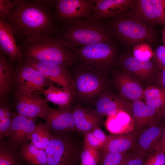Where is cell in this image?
Listing matches in <instances>:
<instances>
[{
	"instance_id": "2e32d148",
	"label": "cell",
	"mask_w": 165,
	"mask_h": 165,
	"mask_svg": "<svg viewBox=\"0 0 165 165\" xmlns=\"http://www.w3.org/2000/svg\"><path fill=\"white\" fill-rule=\"evenodd\" d=\"M165 128L162 120L142 131L137 137L133 153L146 156L160 139Z\"/></svg>"
},
{
	"instance_id": "30bf717a",
	"label": "cell",
	"mask_w": 165,
	"mask_h": 165,
	"mask_svg": "<svg viewBox=\"0 0 165 165\" xmlns=\"http://www.w3.org/2000/svg\"><path fill=\"white\" fill-rule=\"evenodd\" d=\"M44 119L52 134H64L77 131L71 108L56 109L49 106Z\"/></svg>"
},
{
	"instance_id": "9c48e42d",
	"label": "cell",
	"mask_w": 165,
	"mask_h": 165,
	"mask_svg": "<svg viewBox=\"0 0 165 165\" xmlns=\"http://www.w3.org/2000/svg\"><path fill=\"white\" fill-rule=\"evenodd\" d=\"M95 3L94 0H59L56 1L54 15L63 23L91 17Z\"/></svg>"
},
{
	"instance_id": "7402d4cb",
	"label": "cell",
	"mask_w": 165,
	"mask_h": 165,
	"mask_svg": "<svg viewBox=\"0 0 165 165\" xmlns=\"http://www.w3.org/2000/svg\"><path fill=\"white\" fill-rule=\"evenodd\" d=\"M129 13L137 20L152 29L158 24L152 0H133Z\"/></svg>"
},
{
	"instance_id": "44dd1931",
	"label": "cell",
	"mask_w": 165,
	"mask_h": 165,
	"mask_svg": "<svg viewBox=\"0 0 165 165\" xmlns=\"http://www.w3.org/2000/svg\"><path fill=\"white\" fill-rule=\"evenodd\" d=\"M95 112L101 117L116 115L124 111L126 102L106 90L101 93L95 101Z\"/></svg>"
},
{
	"instance_id": "484cf974",
	"label": "cell",
	"mask_w": 165,
	"mask_h": 165,
	"mask_svg": "<svg viewBox=\"0 0 165 165\" xmlns=\"http://www.w3.org/2000/svg\"><path fill=\"white\" fill-rule=\"evenodd\" d=\"M20 154L22 158L30 165H47L45 151L31 142L22 144Z\"/></svg>"
},
{
	"instance_id": "603a6c76",
	"label": "cell",
	"mask_w": 165,
	"mask_h": 165,
	"mask_svg": "<svg viewBox=\"0 0 165 165\" xmlns=\"http://www.w3.org/2000/svg\"><path fill=\"white\" fill-rule=\"evenodd\" d=\"M120 61L124 70L142 77L152 74L159 67L150 60H141L134 56H122Z\"/></svg>"
},
{
	"instance_id": "7c38bea8",
	"label": "cell",
	"mask_w": 165,
	"mask_h": 165,
	"mask_svg": "<svg viewBox=\"0 0 165 165\" xmlns=\"http://www.w3.org/2000/svg\"><path fill=\"white\" fill-rule=\"evenodd\" d=\"M25 62L47 79L60 85L63 88L70 89L74 93L73 81L71 74L67 68L32 61L25 60Z\"/></svg>"
},
{
	"instance_id": "cb8c5ba5",
	"label": "cell",
	"mask_w": 165,
	"mask_h": 165,
	"mask_svg": "<svg viewBox=\"0 0 165 165\" xmlns=\"http://www.w3.org/2000/svg\"><path fill=\"white\" fill-rule=\"evenodd\" d=\"M41 92L47 100L58 105L61 108H70L75 97L74 92L70 89L57 88L51 83Z\"/></svg>"
},
{
	"instance_id": "3957f363",
	"label": "cell",
	"mask_w": 165,
	"mask_h": 165,
	"mask_svg": "<svg viewBox=\"0 0 165 165\" xmlns=\"http://www.w3.org/2000/svg\"><path fill=\"white\" fill-rule=\"evenodd\" d=\"M26 60L68 68L77 60L74 50L58 37L50 35L18 46Z\"/></svg>"
},
{
	"instance_id": "f1b7e54d",
	"label": "cell",
	"mask_w": 165,
	"mask_h": 165,
	"mask_svg": "<svg viewBox=\"0 0 165 165\" xmlns=\"http://www.w3.org/2000/svg\"><path fill=\"white\" fill-rule=\"evenodd\" d=\"M100 153L101 158L99 165H123L133 155V152H102Z\"/></svg>"
},
{
	"instance_id": "8992f818",
	"label": "cell",
	"mask_w": 165,
	"mask_h": 165,
	"mask_svg": "<svg viewBox=\"0 0 165 165\" xmlns=\"http://www.w3.org/2000/svg\"><path fill=\"white\" fill-rule=\"evenodd\" d=\"M67 134H51L45 150L47 165H78L80 163L83 143L81 145Z\"/></svg>"
},
{
	"instance_id": "6da1fadb",
	"label": "cell",
	"mask_w": 165,
	"mask_h": 165,
	"mask_svg": "<svg viewBox=\"0 0 165 165\" xmlns=\"http://www.w3.org/2000/svg\"><path fill=\"white\" fill-rule=\"evenodd\" d=\"M56 1L13 0L5 20L20 46L52 35L57 30L51 9Z\"/></svg>"
},
{
	"instance_id": "f6af8a7d",
	"label": "cell",
	"mask_w": 165,
	"mask_h": 165,
	"mask_svg": "<svg viewBox=\"0 0 165 165\" xmlns=\"http://www.w3.org/2000/svg\"><path fill=\"white\" fill-rule=\"evenodd\" d=\"M162 35L163 41L164 45L165 46V28L163 29L162 32Z\"/></svg>"
},
{
	"instance_id": "5bb4252c",
	"label": "cell",
	"mask_w": 165,
	"mask_h": 165,
	"mask_svg": "<svg viewBox=\"0 0 165 165\" xmlns=\"http://www.w3.org/2000/svg\"><path fill=\"white\" fill-rule=\"evenodd\" d=\"M133 0H94L95 5L90 18L96 19L116 18L129 13Z\"/></svg>"
},
{
	"instance_id": "b9f144b4",
	"label": "cell",
	"mask_w": 165,
	"mask_h": 165,
	"mask_svg": "<svg viewBox=\"0 0 165 165\" xmlns=\"http://www.w3.org/2000/svg\"><path fill=\"white\" fill-rule=\"evenodd\" d=\"M165 146V128L161 138L152 150L159 151Z\"/></svg>"
},
{
	"instance_id": "9a60e30c",
	"label": "cell",
	"mask_w": 165,
	"mask_h": 165,
	"mask_svg": "<svg viewBox=\"0 0 165 165\" xmlns=\"http://www.w3.org/2000/svg\"><path fill=\"white\" fill-rule=\"evenodd\" d=\"M113 80L120 95L124 98L134 101L141 100L144 91L137 81L123 71L113 72Z\"/></svg>"
},
{
	"instance_id": "60d3db41",
	"label": "cell",
	"mask_w": 165,
	"mask_h": 165,
	"mask_svg": "<svg viewBox=\"0 0 165 165\" xmlns=\"http://www.w3.org/2000/svg\"><path fill=\"white\" fill-rule=\"evenodd\" d=\"M91 131L101 144L103 147L106 141L107 135L101 130L100 127L95 128Z\"/></svg>"
},
{
	"instance_id": "4fadbf2b",
	"label": "cell",
	"mask_w": 165,
	"mask_h": 165,
	"mask_svg": "<svg viewBox=\"0 0 165 165\" xmlns=\"http://www.w3.org/2000/svg\"><path fill=\"white\" fill-rule=\"evenodd\" d=\"M48 107L46 100L35 93L18 92L16 108L19 114L30 118L44 119Z\"/></svg>"
},
{
	"instance_id": "bcb514c9",
	"label": "cell",
	"mask_w": 165,
	"mask_h": 165,
	"mask_svg": "<svg viewBox=\"0 0 165 165\" xmlns=\"http://www.w3.org/2000/svg\"><path fill=\"white\" fill-rule=\"evenodd\" d=\"M159 151H160L165 153V146L161 150Z\"/></svg>"
},
{
	"instance_id": "7bdbcfd3",
	"label": "cell",
	"mask_w": 165,
	"mask_h": 165,
	"mask_svg": "<svg viewBox=\"0 0 165 165\" xmlns=\"http://www.w3.org/2000/svg\"><path fill=\"white\" fill-rule=\"evenodd\" d=\"M158 85L165 89V68L158 73Z\"/></svg>"
},
{
	"instance_id": "277c9868",
	"label": "cell",
	"mask_w": 165,
	"mask_h": 165,
	"mask_svg": "<svg viewBox=\"0 0 165 165\" xmlns=\"http://www.w3.org/2000/svg\"><path fill=\"white\" fill-rule=\"evenodd\" d=\"M105 24L112 36L127 47L134 48L144 43H154L153 29L142 24L129 13L120 17L110 18Z\"/></svg>"
},
{
	"instance_id": "ac0fdd59",
	"label": "cell",
	"mask_w": 165,
	"mask_h": 165,
	"mask_svg": "<svg viewBox=\"0 0 165 165\" xmlns=\"http://www.w3.org/2000/svg\"><path fill=\"white\" fill-rule=\"evenodd\" d=\"M71 108L77 131L84 134L102 125V118L94 110L79 105Z\"/></svg>"
},
{
	"instance_id": "5b68a950",
	"label": "cell",
	"mask_w": 165,
	"mask_h": 165,
	"mask_svg": "<svg viewBox=\"0 0 165 165\" xmlns=\"http://www.w3.org/2000/svg\"><path fill=\"white\" fill-rule=\"evenodd\" d=\"M104 72L82 63L74 69L73 75L75 96L84 102L95 100L106 91Z\"/></svg>"
},
{
	"instance_id": "f546056e",
	"label": "cell",
	"mask_w": 165,
	"mask_h": 165,
	"mask_svg": "<svg viewBox=\"0 0 165 165\" xmlns=\"http://www.w3.org/2000/svg\"><path fill=\"white\" fill-rule=\"evenodd\" d=\"M12 70L5 57L1 53L0 57V92L1 95L7 92L10 85Z\"/></svg>"
},
{
	"instance_id": "ffe728a7",
	"label": "cell",
	"mask_w": 165,
	"mask_h": 165,
	"mask_svg": "<svg viewBox=\"0 0 165 165\" xmlns=\"http://www.w3.org/2000/svg\"><path fill=\"white\" fill-rule=\"evenodd\" d=\"M36 125L32 119L18 114L13 116L11 136L15 142L22 144L31 139Z\"/></svg>"
},
{
	"instance_id": "8d00e7d4",
	"label": "cell",
	"mask_w": 165,
	"mask_h": 165,
	"mask_svg": "<svg viewBox=\"0 0 165 165\" xmlns=\"http://www.w3.org/2000/svg\"><path fill=\"white\" fill-rule=\"evenodd\" d=\"M154 55L156 63L161 70L165 68V46H159L156 50Z\"/></svg>"
},
{
	"instance_id": "83f0119b",
	"label": "cell",
	"mask_w": 165,
	"mask_h": 165,
	"mask_svg": "<svg viewBox=\"0 0 165 165\" xmlns=\"http://www.w3.org/2000/svg\"><path fill=\"white\" fill-rule=\"evenodd\" d=\"M51 134L45 124L36 125L31 137V142L35 146L45 151L50 143Z\"/></svg>"
},
{
	"instance_id": "1f68e13d",
	"label": "cell",
	"mask_w": 165,
	"mask_h": 165,
	"mask_svg": "<svg viewBox=\"0 0 165 165\" xmlns=\"http://www.w3.org/2000/svg\"><path fill=\"white\" fill-rule=\"evenodd\" d=\"M13 116L11 118L9 110L6 108H0V137L1 140L4 136L10 135Z\"/></svg>"
},
{
	"instance_id": "4dcf8cb0",
	"label": "cell",
	"mask_w": 165,
	"mask_h": 165,
	"mask_svg": "<svg viewBox=\"0 0 165 165\" xmlns=\"http://www.w3.org/2000/svg\"><path fill=\"white\" fill-rule=\"evenodd\" d=\"M100 158L99 150L84 141L80 157L81 165H99Z\"/></svg>"
},
{
	"instance_id": "8fae6325",
	"label": "cell",
	"mask_w": 165,
	"mask_h": 165,
	"mask_svg": "<svg viewBox=\"0 0 165 165\" xmlns=\"http://www.w3.org/2000/svg\"><path fill=\"white\" fill-rule=\"evenodd\" d=\"M19 68L16 78L18 92L24 94L35 93L45 89L48 79L25 62Z\"/></svg>"
},
{
	"instance_id": "52a82bcc",
	"label": "cell",
	"mask_w": 165,
	"mask_h": 165,
	"mask_svg": "<svg viewBox=\"0 0 165 165\" xmlns=\"http://www.w3.org/2000/svg\"><path fill=\"white\" fill-rule=\"evenodd\" d=\"M74 51L82 63L104 72L114 63L116 53L112 42L80 47Z\"/></svg>"
},
{
	"instance_id": "ee69618b",
	"label": "cell",
	"mask_w": 165,
	"mask_h": 165,
	"mask_svg": "<svg viewBox=\"0 0 165 165\" xmlns=\"http://www.w3.org/2000/svg\"><path fill=\"white\" fill-rule=\"evenodd\" d=\"M161 117L162 120L165 123V106L161 112Z\"/></svg>"
},
{
	"instance_id": "d4e9b609",
	"label": "cell",
	"mask_w": 165,
	"mask_h": 165,
	"mask_svg": "<svg viewBox=\"0 0 165 165\" xmlns=\"http://www.w3.org/2000/svg\"><path fill=\"white\" fill-rule=\"evenodd\" d=\"M105 126L112 134H121L134 130V123L130 116L124 111H121L114 115L108 116Z\"/></svg>"
},
{
	"instance_id": "836d02e7",
	"label": "cell",
	"mask_w": 165,
	"mask_h": 165,
	"mask_svg": "<svg viewBox=\"0 0 165 165\" xmlns=\"http://www.w3.org/2000/svg\"><path fill=\"white\" fill-rule=\"evenodd\" d=\"M133 56L140 59L150 60L154 54L147 44L141 43L136 46L133 49Z\"/></svg>"
},
{
	"instance_id": "7a4b0ae2",
	"label": "cell",
	"mask_w": 165,
	"mask_h": 165,
	"mask_svg": "<svg viewBox=\"0 0 165 165\" xmlns=\"http://www.w3.org/2000/svg\"><path fill=\"white\" fill-rule=\"evenodd\" d=\"M58 37L71 49L103 42H112L105 24L91 18L65 22Z\"/></svg>"
},
{
	"instance_id": "7dc6e473",
	"label": "cell",
	"mask_w": 165,
	"mask_h": 165,
	"mask_svg": "<svg viewBox=\"0 0 165 165\" xmlns=\"http://www.w3.org/2000/svg\"></svg>"
},
{
	"instance_id": "e0dca14e",
	"label": "cell",
	"mask_w": 165,
	"mask_h": 165,
	"mask_svg": "<svg viewBox=\"0 0 165 165\" xmlns=\"http://www.w3.org/2000/svg\"><path fill=\"white\" fill-rule=\"evenodd\" d=\"M137 137L134 130L123 134H112L107 136L106 141L100 152H133L137 144Z\"/></svg>"
},
{
	"instance_id": "f35d334b",
	"label": "cell",
	"mask_w": 165,
	"mask_h": 165,
	"mask_svg": "<svg viewBox=\"0 0 165 165\" xmlns=\"http://www.w3.org/2000/svg\"><path fill=\"white\" fill-rule=\"evenodd\" d=\"M84 141L91 147L98 150L102 148V145L91 131L84 133Z\"/></svg>"
},
{
	"instance_id": "e575fe53",
	"label": "cell",
	"mask_w": 165,
	"mask_h": 165,
	"mask_svg": "<svg viewBox=\"0 0 165 165\" xmlns=\"http://www.w3.org/2000/svg\"><path fill=\"white\" fill-rule=\"evenodd\" d=\"M158 24L165 27V1L152 0Z\"/></svg>"
},
{
	"instance_id": "ab89813d",
	"label": "cell",
	"mask_w": 165,
	"mask_h": 165,
	"mask_svg": "<svg viewBox=\"0 0 165 165\" xmlns=\"http://www.w3.org/2000/svg\"><path fill=\"white\" fill-rule=\"evenodd\" d=\"M145 157L133 153L132 156L123 165H143Z\"/></svg>"
},
{
	"instance_id": "4316f807",
	"label": "cell",
	"mask_w": 165,
	"mask_h": 165,
	"mask_svg": "<svg viewBox=\"0 0 165 165\" xmlns=\"http://www.w3.org/2000/svg\"><path fill=\"white\" fill-rule=\"evenodd\" d=\"M143 98L146 104L162 112L165 106V89L158 85L149 86L144 90Z\"/></svg>"
},
{
	"instance_id": "d6a6232c",
	"label": "cell",
	"mask_w": 165,
	"mask_h": 165,
	"mask_svg": "<svg viewBox=\"0 0 165 165\" xmlns=\"http://www.w3.org/2000/svg\"><path fill=\"white\" fill-rule=\"evenodd\" d=\"M143 165H165V153L152 150L146 156Z\"/></svg>"
},
{
	"instance_id": "74e56055",
	"label": "cell",
	"mask_w": 165,
	"mask_h": 165,
	"mask_svg": "<svg viewBox=\"0 0 165 165\" xmlns=\"http://www.w3.org/2000/svg\"><path fill=\"white\" fill-rule=\"evenodd\" d=\"M13 5V0H0V20H5Z\"/></svg>"
},
{
	"instance_id": "d6986e66",
	"label": "cell",
	"mask_w": 165,
	"mask_h": 165,
	"mask_svg": "<svg viewBox=\"0 0 165 165\" xmlns=\"http://www.w3.org/2000/svg\"><path fill=\"white\" fill-rule=\"evenodd\" d=\"M0 47L1 52L13 61L21 63L23 55L17 45L12 29L5 20H0Z\"/></svg>"
},
{
	"instance_id": "d590c367",
	"label": "cell",
	"mask_w": 165,
	"mask_h": 165,
	"mask_svg": "<svg viewBox=\"0 0 165 165\" xmlns=\"http://www.w3.org/2000/svg\"><path fill=\"white\" fill-rule=\"evenodd\" d=\"M0 165H17L15 159L11 152L1 144Z\"/></svg>"
},
{
	"instance_id": "ba28073f",
	"label": "cell",
	"mask_w": 165,
	"mask_h": 165,
	"mask_svg": "<svg viewBox=\"0 0 165 165\" xmlns=\"http://www.w3.org/2000/svg\"><path fill=\"white\" fill-rule=\"evenodd\" d=\"M124 111L131 117L137 137L143 131L160 122L161 112L148 105L141 100L126 102Z\"/></svg>"
}]
</instances>
